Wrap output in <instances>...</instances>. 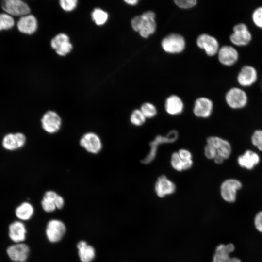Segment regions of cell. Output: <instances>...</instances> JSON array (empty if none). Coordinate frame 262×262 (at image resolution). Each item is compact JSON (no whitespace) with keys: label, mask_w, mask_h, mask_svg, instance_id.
I'll list each match as a JSON object with an SVG mask.
<instances>
[{"label":"cell","mask_w":262,"mask_h":262,"mask_svg":"<svg viewBox=\"0 0 262 262\" xmlns=\"http://www.w3.org/2000/svg\"><path fill=\"white\" fill-rule=\"evenodd\" d=\"M178 137V132L172 130L168 132L167 135L163 136L157 135L150 143V149L148 154L141 161L144 164L151 163L156 155L157 148L161 144L173 143L177 140Z\"/></svg>","instance_id":"6da1fadb"},{"label":"cell","mask_w":262,"mask_h":262,"mask_svg":"<svg viewBox=\"0 0 262 262\" xmlns=\"http://www.w3.org/2000/svg\"><path fill=\"white\" fill-rule=\"evenodd\" d=\"M242 187V184L238 180L234 178L226 179L220 186L221 196L227 202H234L236 199L237 191Z\"/></svg>","instance_id":"7a4b0ae2"},{"label":"cell","mask_w":262,"mask_h":262,"mask_svg":"<svg viewBox=\"0 0 262 262\" xmlns=\"http://www.w3.org/2000/svg\"><path fill=\"white\" fill-rule=\"evenodd\" d=\"M225 99L227 104L230 108L234 109H241L246 106L247 96L242 89L233 87L227 92Z\"/></svg>","instance_id":"3957f363"},{"label":"cell","mask_w":262,"mask_h":262,"mask_svg":"<svg viewBox=\"0 0 262 262\" xmlns=\"http://www.w3.org/2000/svg\"><path fill=\"white\" fill-rule=\"evenodd\" d=\"M66 231V226L62 221L58 219H51L47 225L46 235L49 242L56 243L62 239Z\"/></svg>","instance_id":"277c9868"},{"label":"cell","mask_w":262,"mask_h":262,"mask_svg":"<svg viewBox=\"0 0 262 262\" xmlns=\"http://www.w3.org/2000/svg\"><path fill=\"white\" fill-rule=\"evenodd\" d=\"M29 246L24 243H14L6 249V254L13 262H25L30 254Z\"/></svg>","instance_id":"5b68a950"},{"label":"cell","mask_w":262,"mask_h":262,"mask_svg":"<svg viewBox=\"0 0 262 262\" xmlns=\"http://www.w3.org/2000/svg\"><path fill=\"white\" fill-rule=\"evenodd\" d=\"M252 36L247 26L244 23H238L233 28V33L230 36V41L235 45L243 46L247 45L251 41Z\"/></svg>","instance_id":"8992f818"},{"label":"cell","mask_w":262,"mask_h":262,"mask_svg":"<svg viewBox=\"0 0 262 262\" xmlns=\"http://www.w3.org/2000/svg\"><path fill=\"white\" fill-rule=\"evenodd\" d=\"M1 7L11 16H22L28 15L30 11L28 5L20 0H4L1 2Z\"/></svg>","instance_id":"52a82bcc"},{"label":"cell","mask_w":262,"mask_h":262,"mask_svg":"<svg viewBox=\"0 0 262 262\" xmlns=\"http://www.w3.org/2000/svg\"><path fill=\"white\" fill-rule=\"evenodd\" d=\"M162 46L164 51L171 53H179L185 48V41L183 37L176 33L170 34L162 41Z\"/></svg>","instance_id":"ba28073f"},{"label":"cell","mask_w":262,"mask_h":262,"mask_svg":"<svg viewBox=\"0 0 262 262\" xmlns=\"http://www.w3.org/2000/svg\"><path fill=\"white\" fill-rule=\"evenodd\" d=\"M234 249L235 246L232 243L219 245L215 248L213 262H242L238 258L230 257Z\"/></svg>","instance_id":"9c48e42d"},{"label":"cell","mask_w":262,"mask_h":262,"mask_svg":"<svg viewBox=\"0 0 262 262\" xmlns=\"http://www.w3.org/2000/svg\"><path fill=\"white\" fill-rule=\"evenodd\" d=\"M25 135L21 132L6 134L2 140V146L6 150L14 151L22 147L25 144Z\"/></svg>","instance_id":"30bf717a"},{"label":"cell","mask_w":262,"mask_h":262,"mask_svg":"<svg viewBox=\"0 0 262 262\" xmlns=\"http://www.w3.org/2000/svg\"><path fill=\"white\" fill-rule=\"evenodd\" d=\"M207 142L215 149L217 155L224 160L228 159L230 157L232 149L231 145L228 141L218 136H210L207 138Z\"/></svg>","instance_id":"8fae6325"},{"label":"cell","mask_w":262,"mask_h":262,"mask_svg":"<svg viewBox=\"0 0 262 262\" xmlns=\"http://www.w3.org/2000/svg\"><path fill=\"white\" fill-rule=\"evenodd\" d=\"M8 237L14 243H23L27 234V229L24 223L20 220L11 222L8 226Z\"/></svg>","instance_id":"7c38bea8"},{"label":"cell","mask_w":262,"mask_h":262,"mask_svg":"<svg viewBox=\"0 0 262 262\" xmlns=\"http://www.w3.org/2000/svg\"><path fill=\"white\" fill-rule=\"evenodd\" d=\"M41 121L43 129L50 133L57 131L61 124V119L59 115L52 111L46 112L43 115Z\"/></svg>","instance_id":"4fadbf2b"},{"label":"cell","mask_w":262,"mask_h":262,"mask_svg":"<svg viewBox=\"0 0 262 262\" xmlns=\"http://www.w3.org/2000/svg\"><path fill=\"white\" fill-rule=\"evenodd\" d=\"M80 144L88 152L93 154L99 152L102 148L100 139L93 132H88L81 138Z\"/></svg>","instance_id":"5bb4252c"},{"label":"cell","mask_w":262,"mask_h":262,"mask_svg":"<svg viewBox=\"0 0 262 262\" xmlns=\"http://www.w3.org/2000/svg\"><path fill=\"white\" fill-rule=\"evenodd\" d=\"M51 46L60 56L67 54L72 49L69 37L65 33L58 34L53 38L51 41Z\"/></svg>","instance_id":"9a60e30c"},{"label":"cell","mask_w":262,"mask_h":262,"mask_svg":"<svg viewBox=\"0 0 262 262\" xmlns=\"http://www.w3.org/2000/svg\"><path fill=\"white\" fill-rule=\"evenodd\" d=\"M198 46L205 50L209 56L215 55L219 50V44L214 37L207 34H202L199 36L196 41Z\"/></svg>","instance_id":"2e32d148"},{"label":"cell","mask_w":262,"mask_h":262,"mask_svg":"<svg viewBox=\"0 0 262 262\" xmlns=\"http://www.w3.org/2000/svg\"><path fill=\"white\" fill-rule=\"evenodd\" d=\"M176 187L173 182L165 175L158 177L155 184V191L158 196L163 198L175 192Z\"/></svg>","instance_id":"e0dca14e"},{"label":"cell","mask_w":262,"mask_h":262,"mask_svg":"<svg viewBox=\"0 0 262 262\" xmlns=\"http://www.w3.org/2000/svg\"><path fill=\"white\" fill-rule=\"evenodd\" d=\"M256 69L250 66H245L240 70L237 76L238 82L241 86L247 87L252 85L257 79Z\"/></svg>","instance_id":"ac0fdd59"},{"label":"cell","mask_w":262,"mask_h":262,"mask_svg":"<svg viewBox=\"0 0 262 262\" xmlns=\"http://www.w3.org/2000/svg\"><path fill=\"white\" fill-rule=\"evenodd\" d=\"M143 22L139 31L140 35L147 38L155 31L156 24L155 21V15L151 11H147L142 15Z\"/></svg>","instance_id":"d6986e66"},{"label":"cell","mask_w":262,"mask_h":262,"mask_svg":"<svg viewBox=\"0 0 262 262\" xmlns=\"http://www.w3.org/2000/svg\"><path fill=\"white\" fill-rule=\"evenodd\" d=\"M218 60L223 65L230 66L234 65L238 59L237 50L231 46H223L218 50Z\"/></svg>","instance_id":"ffe728a7"},{"label":"cell","mask_w":262,"mask_h":262,"mask_svg":"<svg viewBox=\"0 0 262 262\" xmlns=\"http://www.w3.org/2000/svg\"><path fill=\"white\" fill-rule=\"evenodd\" d=\"M237 163L242 168L252 170L257 165L260 161L259 155L251 150H246L238 156Z\"/></svg>","instance_id":"44dd1931"},{"label":"cell","mask_w":262,"mask_h":262,"mask_svg":"<svg viewBox=\"0 0 262 262\" xmlns=\"http://www.w3.org/2000/svg\"><path fill=\"white\" fill-rule=\"evenodd\" d=\"M213 109L212 101L207 98L201 97L196 100L193 112L197 117L207 118L212 114Z\"/></svg>","instance_id":"7402d4cb"},{"label":"cell","mask_w":262,"mask_h":262,"mask_svg":"<svg viewBox=\"0 0 262 262\" xmlns=\"http://www.w3.org/2000/svg\"><path fill=\"white\" fill-rule=\"evenodd\" d=\"M17 26L20 32L31 34L34 33L37 29V20L33 15H27L19 18L17 23Z\"/></svg>","instance_id":"603a6c76"},{"label":"cell","mask_w":262,"mask_h":262,"mask_svg":"<svg viewBox=\"0 0 262 262\" xmlns=\"http://www.w3.org/2000/svg\"><path fill=\"white\" fill-rule=\"evenodd\" d=\"M78 255L82 262H91L95 257V250L85 241H81L77 245Z\"/></svg>","instance_id":"cb8c5ba5"},{"label":"cell","mask_w":262,"mask_h":262,"mask_svg":"<svg viewBox=\"0 0 262 262\" xmlns=\"http://www.w3.org/2000/svg\"><path fill=\"white\" fill-rule=\"evenodd\" d=\"M166 111L169 115H177L180 114L183 109V104L181 99L176 95L169 97L165 103Z\"/></svg>","instance_id":"d4e9b609"},{"label":"cell","mask_w":262,"mask_h":262,"mask_svg":"<svg viewBox=\"0 0 262 262\" xmlns=\"http://www.w3.org/2000/svg\"><path fill=\"white\" fill-rule=\"evenodd\" d=\"M34 213L33 206L28 202H23L18 205L15 210L16 216L18 220L25 221L30 220Z\"/></svg>","instance_id":"484cf974"},{"label":"cell","mask_w":262,"mask_h":262,"mask_svg":"<svg viewBox=\"0 0 262 262\" xmlns=\"http://www.w3.org/2000/svg\"><path fill=\"white\" fill-rule=\"evenodd\" d=\"M93 20L98 25H102L106 23L108 19L107 13L99 8L95 9L92 13Z\"/></svg>","instance_id":"4316f807"},{"label":"cell","mask_w":262,"mask_h":262,"mask_svg":"<svg viewBox=\"0 0 262 262\" xmlns=\"http://www.w3.org/2000/svg\"><path fill=\"white\" fill-rule=\"evenodd\" d=\"M14 23V20L11 16L7 13L0 14V31L12 28Z\"/></svg>","instance_id":"83f0119b"},{"label":"cell","mask_w":262,"mask_h":262,"mask_svg":"<svg viewBox=\"0 0 262 262\" xmlns=\"http://www.w3.org/2000/svg\"><path fill=\"white\" fill-rule=\"evenodd\" d=\"M146 118L140 110L135 109L131 115L130 121L133 125L139 126L145 122Z\"/></svg>","instance_id":"f1b7e54d"},{"label":"cell","mask_w":262,"mask_h":262,"mask_svg":"<svg viewBox=\"0 0 262 262\" xmlns=\"http://www.w3.org/2000/svg\"><path fill=\"white\" fill-rule=\"evenodd\" d=\"M141 111L146 118H152L157 114L155 107L151 103H145L141 107Z\"/></svg>","instance_id":"f546056e"},{"label":"cell","mask_w":262,"mask_h":262,"mask_svg":"<svg viewBox=\"0 0 262 262\" xmlns=\"http://www.w3.org/2000/svg\"><path fill=\"white\" fill-rule=\"evenodd\" d=\"M171 164L172 167L178 171L184 170V161L180 158L178 152H174L172 154Z\"/></svg>","instance_id":"4dcf8cb0"},{"label":"cell","mask_w":262,"mask_h":262,"mask_svg":"<svg viewBox=\"0 0 262 262\" xmlns=\"http://www.w3.org/2000/svg\"><path fill=\"white\" fill-rule=\"evenodd\" d=\"M251 141L253 146L262 151V130L255 131L251 135Z\"/></svg>","instance_id":"1f68e13d"},{"label":"cell","mask_w":262,"mask_h":262,"mask_svg":"<svg viewBox=\"0 0 262 262\" xmlns=\"http://www.w3.org/2000/svg\"><path fill=\"white\" fill-rule=\"evenodd\" d=\"M252 19L256 26L262 28V6L258 7L254 11Z\"/></svg>","instance_id":"d6a6232c"},{"label":"cell","mask_w":262,"mask_h":262,"mask_svg":"<svg viewBox=\"0 0 262 262\" xmlns=\"http://www.w3.org/2000/svg\"><path fill=\"white\" fill-rule=\"evenodd\" d=\"M43 209L47 213H51L57 208L54 202L50 199L43 197L41 201Z\"/></svg>","instance_id":"836d02e7"},{"label":"cell","mask_w":262,"mask_h":262,"mask_svg":"<svg viewBox=\"0 0 262 262\" xmlns=\"http://www.w3.org/2000/svg\"><path fill=\"white\" fill-rule=\"evenodd\" d=\"M77 4L76 0H61L60 4L63 9L66 11H71L74 9Z\"/></svg>","instance_id":"e575fe53"},{"label":"cell","mask_w":262,"mask_h":262,"mask_svg":"<svg viewBox=\"0 0 262 262\" xmlns=\"http://www.w3.org/2000/svg\"><path fill=\"white\" fill-rule=\"evenodd\" d=\"M175 3L182 8H189L193 7L196 3V0H175Z\"/></svg>","instance_id":"d590c367"},{"label":"cell","mask_w":262,"mask_h":262,"mask_svg":"<svg viewBox=\"0 0 262 262\" xmlns=\"http://www.w3.org/2000/svg\"><path fill=\"white\" fill-rule=\"evenodd\" d=\"M204 154L209 159H214L217 155L215 149L212 146L208 144L205 147Z\"/></svg>","instance_id":"8d00e7d4"},{"label":"cell","mask_w":262,"mask_h":262,"mask_svg":"<svg viewBox=\"0 0 262 262\" xmlns=\"http://www.w3.org/2000/svg\"><path fill=\"white\" fill-rule=\"evenodd\" d=\"M143 22L142 15L136 16L134 17L131 21V24L132 28L135 31L139 32Z\"/></svg>","instance_id":"74e56055"},{"label":"cell","mask_w":262,"mask_h":262,"mask_svg":"<svg viewBox=\"0 0 262 262\" xmlns=\"http://www.w3.org/2000/svg\"><path fill=\"white\" fill-rule=\"evenodd\" d=\"M254 223L256 229L259 232L262 233V210L256 214Z\"/></svg>","instance_id":"f35d334b"},{"label":"cell","mask_w":262,"mask_h":262,"mask_svg":"<svg viewBox=\"0 0 262 262\" xmlns=\"http://www.w3.org/2000/svg\"><path fill=\"white\" fill-rule=\"evenodd\" d=\"M180 158L183 161L192 159V154L188 150L181 149L178 152Z\"/></svg>","instance_id":"ab89813d"},{"label":"cell","mask_w":262,"mask_h":262,"mask_svg":"<svg viewBox=\"0 0 262 262\" xmlns=\"http://www.w3.org/2000/svg\"><path fill=\"white\" fill-rule=\"evenodd\" d=\"M213 160L214 162L217 164H222L224 161V159L222 157L217 155Z\"/></svg>","instance_id":"60d3db41"},{"label":"cell","mask_w":262,"mask_h":262,"mask_svg":"<svg viewBox=\"0 0 262 262\" xmlns=\"http://www.w3.org/2000/svg\"><path fill=\"white\" fill-rule=\"evenodd\" d=\"M126 3L130 5H134L138 2L137 0H125Z\"/></svg>","instance_id":"b9f144b4"},{"label":"cell","mask_w":262,"mask_h":262,"mask_svg":"<svg viewBox=\"0 0 262 262\" xmlns=\"http://www.w3.org/2000/svg\"></svg>","instance_id":"7bdbcfd3"}]
</instances>
